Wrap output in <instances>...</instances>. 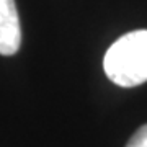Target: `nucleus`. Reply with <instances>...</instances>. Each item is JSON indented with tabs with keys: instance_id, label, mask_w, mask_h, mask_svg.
<instances>
[{
	"instance_id": "7ed1b4c3",
	"label": "nucleus",
	"mask_w": 147,
	"mask_h": 147,
	"mask_svg": "<svg viewBox=\"0 0 147 147\" xmlns=\"http://www.w3.org/2000/svg\"><path fill=\"white\" fill-rule=\"evenodd\" d=\"M126 147H147V124L141 126L132 134V137L129 139Z\"/></svg>"
},
{
	"instance_id": "f03ea898",
	"label": "nucleus",
	"mask_w": 147,
	"mask_h": 147,
	"mask_svg": "<svg viewBox=\"0 0 147 147\" xmlns=\"http://www.w3.org/2000/svg\"><path fill=\"white\" fill-rule=\"evenodd\" d=\"M20 44L21 26L15 0H0V54L13 56Z\"/></svg>"
},
{
	"instance_id": "f257e3e1",
	"label": "nucleus",
	"mask_w": 147,
	"mask_h": 147,
	"mask_svg": "<svg viewBox=\"0 0 147 147\" xmlns=\"http://www.w3.org/2000/svg\"><path fill=\"white\" fill-rule=\"evenodd\" d=\"M103 69L119 87L147 82V30H136L116 39L105 54Z\"/></svg>"
}]
</instances>
